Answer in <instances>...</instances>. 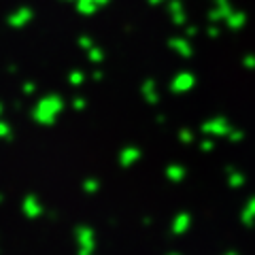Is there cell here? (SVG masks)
<instances>
[{
  "label": "cell",
  "mask_w": 255,
  "mask_h": 255,
  "mask_svg": "<svg viewBox=\"0 0 255 255\" xmlns=\"http://www.w3.org/2000/svg\"><path fill=\"white\" fill-rule=\"evenodd\" d=\"M26 213H28V217H36V215L41 213V206H38L36 200L28 198V200H26Z\"/></svg>",
  "instance_id": "2"
},
{
  "label": "cell",
  "mask_w": 255,
  "mask_h": 255,
  "mask_svg": "<svg viewBox=\"0 0 255 255\" xmlns=\"http://www.w3.org/2000/svg\"><path fill=\"white\" fill-rule=\"evenodd\" d=\"M62 109V102L58 98H53V100H43V105L41 109L36 111V115H38V122H53L51 115H49V111L53 115H58V111Z\"/></svg>",
  "instance_id": "1"
},
{
  "label": "cell",
  "mask_w": 255,
  "mask_h": 255,
  "mask_svg": "<svg viewBox=\"0 0 255 255\" xmlns=\"http://www.w3.org/2000/svg\"><path fill=\"white\" fill-rule=\"evenodd\" d=\"M0 134H2V136H4V134H9V126L2 124V122H0Z\"/></svg>",
  "instance_id": "3"
}]
</instances>
